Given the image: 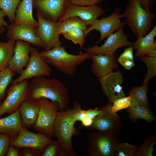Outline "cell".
Wrapping results in <instances>:
<instances>
[{"instance_id": "1", "label": "cell", "mask_w": 156, "mask_h": 156, "mask_svg": "<svg viewBox=\"0 0 156 156\" xmlns=\"http://www.w3.org/2000/svg\"><path fill=\"white\" fill-rule=\"evenodd\" d=\"M28 98L37 100L47 99L57 102L60 110L68 108L70 105L69 93L63 82L56 78L49 79L40 76L29 81Z\"/></svg>"}, {"instance_id": "2", "label": "cell", "mask_w": 156, "mask_h": 156, "mask_svg": "<svg viewBox=\"0 0 156 156\" xmlns=\"http://www.w3.org/2000/svg\"><path fill=\"white\" fill-rule=\"evenodd\" d=\"M81 108L79 103L75 101L73 108L68 107L64 110H60L55 122L54 136L57 138L60 150L59 156H74L72 139L76 134L75 127L76 121L75 116Z\"/></svg>"}, {"instance_id": "3", "label": "cell", "mask_w": 156, "mask_h": 156, "mask_svg": "<svg viewBox=\"0 0 156 156\" xmlns=\"http://www.w3.org/2000/svg\"><path fill=\"white\" fill-rule=\"evenodd\" d=\"M43 59L59 71L73 76L78 67L88 59L91 54L80 52L78 54H70L66 51L64 46H59L51 49L40 52Z\"/></svg>"}, {"instance_id": "4", "label": "cell", "mask_w": 156, "mask_h": 156, "mask_svg": "<svg viewBox=\"0 0 156 156\" xmlns=\"http://www.w3.org/2000/svg\"><path fill=\"white\" fill-rule=\"evenodd\" d=\"M126 23L137 38L143 37L151 31L155 15L150 10L144 8L137 0H129L123 14Z\"/></svg>"}, {"instance_id": "5", "label": "cell", "mask_w": 156, "mask_h": 156, "mask_svg": "<svg viewBox=\"0 0 156 156\" xmlns=\"http://www.w3.org/2000/svg\"><path fill=\"white\" fill-rule=\"evenodd\" d=\"M40 109L38 118L34 127L39 133L51 138L54 136L55 122L60 110L59 104L47 99H38Z\"/></svg>"}, {"instance_id": "6", "label": "cell", "mask_w": 156, "mask_h": 156, "mask_svg": "<svg viewBox=\"0 0 156 156\" xmlns=\"http://www.w3.org/2000/svg\"><path fill=\"white\" fill-rule=\"evenodd\" d=\"M120 142L115 135L97 131L90 135L87 153L91 156H114Z\"/></svg>"}, {"instance_id": "7", "label": "cell", "mask_w": 156, "mask_h": 156, "mask_svg": "<svg viewBox=\"0 0 156 156\" xmlns=\"http://www.w3.org/2000/svg\"><path fill=\"white\" fill-rule=\"evenodd\" d=\"M25 68L18 77L13 80L11 85H14L34 77L40 76L48 77L51 75V69L49 64L43 59L37 50L33 47H31L29 60Z\"/></svg>"}, {"instance_id": "8", "label": "cell", "mask_w": 156, "mask_h": 156, "mask_svg": "<svg viewBox=\"0 0 156 156\" xmlns=\"http://www.w3.org/2000/svg\"><path fill=\"white\" fill-rule=\"evenodd\" d=\"M28 80L9 87L7 96L0 106V117L8 113L10 114L18 110L22 103L28 98Z\"/></svg>"}, {"instance_id": "9", "label": "cell", "mask_w": 156, "mask_h": 156, "mask_svg": "<svg viewBox=\"0 0 156 156\" xmlns=\"http://www.w3.org/2000/svg\"><path fill=\"white\" fill-rule=\"evenodd\" d=\"M124 17L118 8L113 12L106 17H103L99 20L96 19L94 23L84 31L85 37L92 31L96 30L100 33V37L97 41V44L103 39L117 31L120 28L126 24V22H122L120 19Z\"/></svg>"}, {"instance_id": "10", "label": "cell", "mask_w": 156, "mask_h": 156, "mask_svg": "<svg viewBox=\"0 0 156 156\" xmlns=\"http://www.w3.org/2000/svg\"><path fill=\"white\" fill-rule=\"evenodd\" d=\"M112 105L109 103L103 106L100 109L101 112L93 119L90 127L116 135L120 129L121 122L120 116L112 111Z\"/></svg>"}, {"instance_id": "11", "label": "cell", "mask_w": 156, "mask_h": 156, "mask_svg": "<svg viewBox=\"0 0 156 156\" xmlns=\"http://www.w3.org/2000/svg\"><path fill=\"white\" fill-rule=\"evenodd\" d=\"M36 15L38 26L36 34L44 45V50H49L61 45L57 22L47 20L38 12Z\"/></svg>"}, {"instance_id": "12", "label": "cell", "mask_w": 156, "mask_h": 156, "mask_svg": "<svg viewBox=\"0 0 156 156\" xmlns=\"http://www.w3.org/2000/svg\"><path fill=\"white\" fill-rule=\"evenodd\" d=\"M124 26L120 28L114 33L108 37L101 46L97 45L92 47L84 48L85 52L90 54L101 53L113 55L119 48L124 46L132 47L133 42L128 40V36L125 33Z\"/></svg>"}, {"instance_id": "13", "label": "cell", "mask_w": 156, "mask_h": 156, "mask_svg": "<svg viewBox=\"0 0 156 156\" xmlns=\"http://www.w3.org/2000/svg\"><path fill=\"white\" fill-rule=\"evenodd\" d=\"M37 12L49 21L56 22L62 16L70 0H33Z\"/></svg>"}, {"instance_id": "14", "label": "cell", "mask_w": 156, "mask_h": 156, "mask_svg": "<svg viewBox=\"0 0 156 156\" xmlns=\"http://www.w3.org/2000/svg\"><path fill=\"white\" fill-rule=\"evenodd\" d=\"M53 141L45 134L32 132L24 127L15 138L10 140V143L17 148L29 147L41 151Z\"/></svg>"}, {"instance_id": "15", "label": "cell", "mask_w": 156, "mask_h": 156, "mask_svg": "<svg viewBox=\"0 0 156 156\" xmlns=\"http://www.w3.org/2000/svg\"><path fill=\"white\" fill-rule=\"evenodd\" d=\"M98 80L110 103L113 104L116 100L126 96L122 86L123 78L120 70L113 72Z\"/></svg>"}, {"instance_id": "16", "label": "cell", "mask_w": 156, "mask_h": 156, "mask_svg": "<svg viewBox=\"0 0 156 156\" xmlns=\"http://www.w3.org/2000/svg\"><path fill=\"white\" fill-rule=\"evenodd\" d=\"M105 12L103 8L97 5L80 6L69 3L64 14L57 22H62L70 17L76 16L84 21L88 25H91Z\"/></svg>"}, {"instance_id": "17", "label": "cell", "mask_w": 156, "mask_h": 156, "mask_svg": "<svg viewBox=\"0 0 156 156\" xmlns=\"http://www.w3.org/2000/svg\"><path fill=\"white\" fill-rule=\"evenodd\" d=\"M7 28L8 40H21L44 49V45L36 34V28L27 24L14 23L8 25Z\"/></svg>"}, {"instance_id": "18", "label": "cell", "mask_w": 156, "mask_h": 156, "mask_svg": "<svg viewBox=\"0 0 156 156\" xmlns=\"http://www.w3.org/2000/svg\"><path fill=\"white\" fill-rule=\"evenodd\" d=\"M117 54L113 55L101 53L91 54V69L93 74L98 79L113 72L118 67Z\"/></svg>"}, {"instance_id": "19", "label": "cell", "mask_w": 156, "mask_h": 156, "mask_svg": "<svg viewBox=\"0 0 156 156\" xmlns=\"http://www.w3.org/2000/svg\"><path fill=\"white\" fill-rule=\"evenodd\" d=\"M31 44L23 41H16L13 55L8 67L15 73L20 74L27 65L30 57Z\"/></svg>"}, {"instance_id": "20", "label": "cell", "mask_w": 156, "mask_h": 156, "mask_svg": "<svg viewBox=\"0 0 156 156\" xmlns=\"http://www.w3.org/2000/svg\"><path fill=\"white\" fill-rule=\"evenodd\" d=\"M156 36V26L145 36L137 38L132 46L133 49L136 50L135 57L147 55L156 56V41L154 39Z\"/></svg>"}, {"instance_id": "21", "label": "cell", "mask_w": 156, "mask_h": 156, "mask_svg": "<svg viewBox=\"0 0 156 156\" xmlns=\"http://www.w3.org/2000/svg\"><path fill=\"white\" fill-rule=\"evenodd\" d=\"M19 109L23 127L26 129L34 127L39 111L40 105L38 100L28 98L22 103Z\"/></svg>"}, {"instance_id": "22", "label": "cell", "mask_w": 156, "mask_h": 156, "mask_svg": "<svg viewBox=\"0 0 156 156\" xmlns=\"http://www.w3.org/2000/svg\"><path fill=\"white\" fill-rule=\"evenodd\" d=\"M18 109L6 117L0 118V133L12 137L17 135L24 128Z\"/></svg>"}, {"instance_id": "23", "label": "cell", "mask_w": 156, "mask_h": 156, "mask_svg": "<svg viewBox=\"0 0 156 156\" xmlns=\"http://www.w3.org/2000/svg\"><path fill=\"white\" fill-rule=\"evenodd\" d=\"M33 0H22L16 8L14 24H25L36 28L37 21L33 15Z\"/></svg>"}, {"instance_id": "24", "label": "cell", "mask_w": 156, "mask_h": 156, "mask_svg": "<svg viewBox=\"0 0 156 156\" xmlns=\"http://www.w3.org/2000/svg\"><path fill=\"white\" fill-rule=\"evenodd\" d=\"M127 112L132 122H136L137 119H144L151 122L156 120L151 110L148 107L137 104H131L127 109Z\"/></svg>"}, {"instance_id": "25", "label": "cell", "mask_w": 156, "mask_h": 156, "mask_svg": "<svg viewBox=\"0 0 156 156\" xmlns=\"http://www.w3.org/2000/svg\"><path fill=\"white\" fill-rule=\"evenodd\" d=\"M148 89V83L143 84L140 87L131 88L129 92L131 100V105L137 104L149 108L147 96Z\"/></svg>"}, {"instance_id": "26", "label": "cell", "mask_w": 156, "mask_h": 156, "mask_svg": "<svg viewBox=\"0 0 156 156\" xmlns=\"http://www.w3.org/2000/svg\"><path fill=\"white\" fill-rule=\"evenodd\" d=\"M16 41L10 40L5 42L0 41V71L7 67L14 52Z\"/></svg>"}, {"instance_id": "27", "label": "cell", "mask_w": 156, "mask_h": 156, "mask_svg": "<svg viewBox=\"0 0 156 156\" xmlns=\"http://www.w3.org/2000/svg\"><path fill=\"white\" fill-rule=\"evenodd\" d=\"M59 31L60 34L75 28H79L83 31L88 27V25L83 20L76 16L70 17L64 21L57 22Z\"/></svg>"}, {"instance_id": "28", "label": "cell", "mask_w": 156, "mask_h": 156, "mask_svg": "<svg viewBox=\"0 0 156 156\" xmlns=\"http://www.w3.org/2000/svg\"><path fill=\"white\" fill-rule=\"evenodd\" d=\"M15 73L7 67L0 71V100H3L5 96L6 91L12 83Z\"/></svg>"}, {"instance_id": "29", "label": "cell", "mask_w": 156, "mask_h": 156, "mask_svg": "<svg viewBox=\"0 0 156 156\" xmlns=\"http://www.w3.org/2000/svg\"><path fill=\"white\" fill-rule=\"evenodd\" d=\"M137 57L144 62L147 66V72L144 79L143 84L148 83L152 78L156 76V56L144 55Z\"/></svg>"}, {"instance_id": "30", "label": "cell", "mask_w": 156, "mask_h": 156, "mask_svg": "<svg viewBox=\"0 0 156 156\" xmlns=\"http://www.w3.org/2000/svg\"><path fill=\"white\" fill-rule=\"evenodd\" d=\"M21 0H0V9L14 23L17 7Z\"/></svg>"}, {"instance_id": "31", "label": "cell", "mask_w": 156, "mask_h": 156, "mask_svg": "<svg viewBox=\"0 0 156 156\" xmlns=\"http://www.w3.org/2000/svg\"><path fill=\"white\" fill-rule=\"evenodd\" d=\"M156 143L155 136H150L146 138L140 146H138L134 156H152L154 151V146Z\"/></svg>"}, {"instance_id": "32", "label": "cell", "mask_w": 156, "mask_h": 156, "mask_svg": "<svg viewBox=\"0 0 156 156\" xmlns=\"http://www.w3.org/2000/svg\"><path fill=\"white\" fill-rule=\"evenodd\" d=\"M62 34L66 39L72 41L75 44H79L81 48L83 47L86 37L84 31L81 29L74 28L66 31Z\"/></svg>"}, {"instance_id": "33", "label": "cell", "mask_w": 156, "mask_h": 156, "mask_svg": "<svg viewBox=\"0 0 156 156\" xmlns=\"http://www.w3.org/2000/svg\"><path fill=\"white\" fill-rule=\"evenodd\" d=\"M138 146L129 143L119 142L115 155L116 156H133Z\"/></svg>"}, {"instance_id": "34", "label": "cell", "mask_w": 156, "mask_h": 156, "mask_svg": "<svg viewBox=\"0 0 156 156\" xmlns=\"http://www.w3.org/2000/svg\"><path fill=\"white\" fill-rule=\"evenodd\" d=\"M131 104V100L129 96L122 97L116 100L113 103L112 110L114 112H116L121 110L127 108Z\"/></svg>"}, {"instance_id": "35", "label": "cell", "mask_w": 156, "mask_h": 156, "mask_svg": "<svg viewBox=\"0 0 156 156\" xmlns=\"http://www.w3.org/2000/svg\"><path fill=\"white\" fill-rule=\"evenodd\" d=\"M60 149L57 141L53 140L47 145L41 154L42 156H59Z\"/></svg>"}, {"instance_id": "36", "label": "cell", "mask_w": 156, "mask_h": 156, "mask_svg": "<svg viewBox=\"0 0 156 156\" xmlns=\"http://www.w3.org/2000/svg\"><path fill=\"white\" fill-rule=\"evenodd\" d=\"M10 140V137L8 135L0 133V156L5 155Z\"/></svg>"}, {"instance_id": "37", "label": "cell", "mask_w": 156, "mask_h": 156, "mask_svg": "<svg viewBox=\"0 0 156 156\" xmlns=\"http://www.w3.org/2000/svg\"><path fill=\"white\" fill-rule=\"evenodd\" d=\"M105 0H70V3L80 6H87L96 5Z\"/></svg>"}, {"instance_id": "38", "label": "cell", "mask_w": 156, "mask_h": 156, "mask_svg": "<svg viewBox=\"0 0 156 156\" xmlns=\"http://www.w3.org/2000/svg\"><path fill=\"white\" fill-rule=\"evenodd\" d=\"M41 151L31 148H24L19 152V156H40Z\"/></svg>"}, {"instance_id": "39", "label": "cell", "mask_w": 156, "mask_h": 156, "mask_svg": "<svg viewBox=\"0 0 156 156\" xmlns=\"http://www.w3.org/2000/svg\"><path fill=\"white\" fill-rule=\"evenodd\" d=\"M133 49L132 47H129L125 49L119 57L124 59L134 60Z\"/></svg>"}, {"instance_id": "40", "label": "cell", "mask_w": 156, "mask_h": 156, "mask_svg": "<svg viewBox=\"0 0 156 156\" xmlns=\"http://www.w3.org/2000/svg\"><path fill=\"white\" fill-rule=\"evenodd\" d=\"M118 62L126 70H130L135 65L134 60L122 59L118 57Z\"/></svg>"}, {"instance_id": "41", "label": "cell", "mask_w": 156, "mask_h": 156, "mask_svg": "<svg viewBox=\"0 0 156 156\" xmlns=\"http://www.w3.org/2000/svg\"><path fill=\"white\" fill-rule=\"evenodd\" d=\"M100 109L96 107L94 109H90L85 110L86 117L87 118L94 119L101 112Z\"/></svg>"}, {"instance_id": "42", "label": "cell", "mask_w": 156, "mask_h": 156, "mask_svg": "<svg viewBox=\"0 0 156 156\" xmlns=\"http://www.w3.org/2000/svg\"><path fill=\"white\" fill-rule=\"evenodd\" d=\"M140 5L144 9L150 10L153 5L154 2L153 0H137Z\"/></svg>"}, {"instance_id": "43", "label": "cell", "mask_w": 156, "mask_h": 156, "mask_svg": "<svg viewBox=\"0 0 156 156\" xmlns=\"http://www.w3.org/2000/svg\"><path fill=\"white\" fill-rule=\"evenodd\" d=\"M19 152L18 148L14 147L12 145L10 144L6 156H19Z\"/></svg>"}, {"instance_id": "44", "label": "cell", "mask_w": 156, "mask_h": 156, "mask_svg": "<svg viewBox=\"0 0 156 156\" xmlns=\"http://www.w3.org/2000/svg\"><path fill=\"white\" fill-rule=\"evenodd\" d=\"M86 117L85 110L81 108L77 112L75 116V119L76 122H81Z\"/></svg>"}, {"instance_id": "45", "label": "cell", "mask_w": 156, "mask_h": 156, "mask_svg": "<svg viewBox=\"0 0 156 156\" xmlns=\"http://www.w3.org/2000/svg\"><path fill=\"white\" fill-rule=\"evenodd\" d=\"M93 121V119L86 117L81 121L82 126L86 127H90L92 125Z\"/></svg>"}, {"instance_id": "46", "label": "cell", "mask_w": 156, "mask_h": 156, "mask_svg": "<svg viewBox=\"0 0 156 156\" xmlns=\"http://www.w3.org/2000/svg\"><path fill=\"white\" fill-rule=\"evenodd\" d=\"M5 16V13L0 9V27L3 26L7 27L8 25L4 19Z\"/></svg>"}, {"instance_id": "47", "label": "cell", "mask_w": 156, "mask_h": 156, "mask_svg": "<svg viewBox=\"0 0 156 156\" xmlns=\"http://www.w3.org/2000/svg\"><path fill=\"white\" fill-rule=\"evenodd\" d=\"M6 31L5 28L3 27H0V34L5 32Z\"/></svg>"}, {"instance_id": "48", "label": "cell", "mask_w": 156, "mask_h": 156, "mask_svg": "<svg viewBox=\"0 0 156 156\" xmlns=\"http://www.w3.org/2000/svg\"><path fill=\"white\" fill-rule=\"evenodd\" d=\"M2 102H1V101L0 100V106H1V104Z\"/></svg>"}]
</instances>
